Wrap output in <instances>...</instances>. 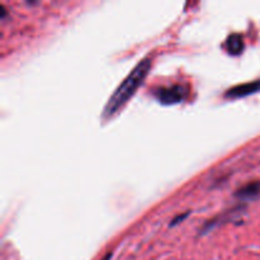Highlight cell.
Wrapping results in <instances>:
<instances>
[{"label": "cell", "instance_id": "obj_1", "mask_svg": "<svg viewBox=\"0 0 260 260\" xmlns=\"http://www.w3.org/2000/svg\"><path fill=\"white\" fill-rule=\"evenodd\" d=\"M150 68H151V58L146 57L144 60L140 61L134 69H132L131 73L127 75V78L119 84L118 88L114 90V93L112 94L111 98L108 99L106 104V108H104L103 116L109 117L112 114L116 113L129 98L135 94V91L137 90L141 83L144 81V79L146 78L147 73H149Z\"/></svg>", "mask_w": 260, "mask_h": 260}, {"label": "cell", "instance_id": "obj_2", "mask_svg": "<svg viewBox=\"0 0 260 260\" xmlns=\"http://www.w3.org/2000/svg\"><path fill=\"white\" fill-rule=\"evenodd\" d=\"M188 89L182 84H174V85L160 88L155 91V96L161 102L162 104H174L179 103L187 96Z\"/></svg>", "mask_w": 260, "mask_h": 260}, {"label": "cell", "instance_id": "obj_3", "mask_svg": "<svg viewBox=\"0 0 260 260\" xmlns=\"http://www.w3.org/2000/svg\"><path fill=\"white\" fill-rule=\"evenodd\" d=\"M260 91V79L259 80L250 81V83L239 84V85L233 86L225 93L226 98H243L248 96L250 94L258 93Z\"/></svg>", "mask_w": 260, "mask_h": 260}, {"label": "cell", "instance_id": "obj_4", "mask_svg": "<svg viewBox=\"0 0 260 260\" xmlns=\"http://www.w3.org/2000/svg\"><path fill=\"white\" fill-rule=\"evenodd\" d=\"M235 196L241 200H254L260 197V182H251L236 190Z\"/></svg>", "mask_w": 260, "mask_h": 260}, {"label": "cell", "instance_id": "obj_5", "mask_svg": "<svg viewBox=\"0 0 260 260\" xmlns=\"http://www.w3.org/2000/svg\"><path fill=\"white\" fill-rule=\"evenodd\" d=\"M244 40L239 33H233L225 42V48L230 55H240L244 50Z\"/></svg>", "mask_w": 260, "mask_h": 260}, {"label": "cell", "instance_id": "obj_6", "mask_svg": "<svg viewBox=\"0 0 260 260\" xmlns=\"http://www.w3.org/2000/svg\"><path fill=\"white\" fill-rule=\"evenodd\" d=\"M187 216H188V213H185L184 216H179V217H177V218H175V220H173V221H172V226L177 225V223H178V221H182V220H184V218L187 217Z\"/></svg>", "mask_w": 260, "mask_h": 260}, {"label": "cell", "instance_id": "obj_7", "mask_svg": "<svg viewBox=\"0 0 260 260\" xmlns=\"http://www.w3.org/2000/svg\"><path fill=\"white\" fill-rule=\"evenodd\" d=\"M111 258H112V253H108L106 256H104L103 260H109Z\"/></svg>", "mask_w": 260, "mask_h": 260}]
</instances>
